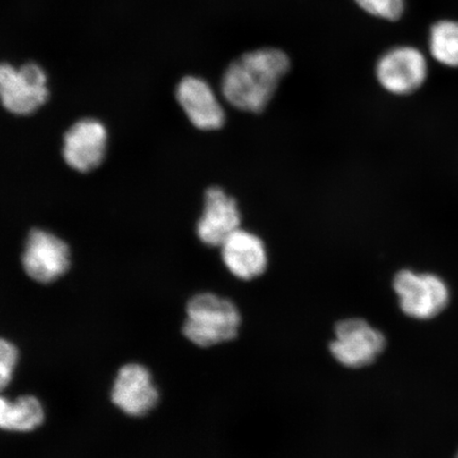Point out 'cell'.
<instances>
[{
	"instance_id": "obj_7",
	"label": "cell",
	"mask_w": 458,
	"mask_h": 458,
	"mask_svg": "<svg viewBox=\"0 0 458 458\" xmlns=\"http://www.w3.org/2000/svg\"><path fill=\"white\" fill-rule=\"evenodd\" d=\"M22 267L29 277L41 284L55 282L71 266V250L55 234L33 229L27 238Z\"/></svg>"
},
{
	"instance_id": "obj_14",
	"label": "cell",
	"mask_w": 458,
	"mask_h": 458,
	"mask_svg": "<svg viewBox=\"0 0 458 458\" xmlns=\"http://www.w3.org/2000/svg\"><path fill=\"white\" fill-rule=\"evenodd\" d=\"M428 49L440 64L458 67V21L443 20L431 27Z\"/></svg>"
},
{
	"instance_id": "obj_15",
	"label": "cell",
	"mask_w": 458,
	"mask_h": 458,
	"mask_svg": "<svg viewBox=\"0 0 458 458\" xmlns=\"http://www.w3.org/2000/svg\"><path fill=\"white\" fill-rule=\"evenodd\" d=\"M366 13L388 21H396L403 17L405 0H354Z\"/></svg>"
},
{
	"instance_id": "obj_4",
	"label": "cell",
	"mask_w": 458,
	"mask_h": 458,
	"mask_svg": "<svg viewBox=\"0 0 458 458\" xmlns=\"http://www.w3.org/2000/svg\"><path fill=\"white\" fill-rule=\"evenodd\" d=\"M47 76L36 63L19 68L0 64V102L10 113L28 116L37 112L48 100Z\"/></svg>"
},
{
	"instance_id": "obj_16",
	"label": "cell",
	"mask_w": 458,
	"mask_h": 458,
	"mask_svg": "<svg viewBox=\"0 0 458 458\" xmlns=\"http://www.w3.org/2000/svg\"><path fill=\"white\" fill-rule=\"evenodd\" d=\"M17 362H19V351L14 344L0 339V392L13 381Z\"/></svg>"
},
{
	"instance_id": "obj_5",
	"label": "cell",
	"mask_w": 458,
	"mask_h": 458,
	"mask_svg": "<svg viewBox=\"0 0 458 458\" xmlns=\"http://www.w3.org/2000/svg\"><path fill=\"white\" fill-rule=\"evenodd\" d=\"M393 286L401 310L415 319H431L449 303L448 286L434 274L400 271L394 278Z\"/></svg>"
},
{
	"instance_id": "obj_3",
	"label": "cell",
	"mask_w": 458,
	"mask_h": 458,
	"mask_svg": "<svg viewBox=\"0 0 458 458\" xmlns=\"http://www.w3.org/2000/svg\"><path fill=\"white\" fill-rule=\"evenodd\" d=\"M386 346V336L379 329L368 320L352 318L336 324L329 351L344 368L359 369L374 363Z\"/></svg>"
},
{
	"instance_id": "obj_13",
	"label": "cell",
	"mask_w": 458,
	"mask_h": 458,
	"mask_svg": "<svg viewBox=\"0 0 458 458\" xmlns=\"http://www.w3.org/2000/svg\"><path fill=\"white\" fill-rule=\"evenodd\" d=\"M44 408L33 396H22L14 401L0 394V429L13 432H30L42 425Z\"/></svg>"
},
{
	"instance_id": "obj_11",
	"label": "cell",
	"mask_w": 458,
	"mask_h": 458,
	"mask_svg": "<svg viewBox=\"0 0 458 458\" xmlns=\"http://www.w3.org/2000/svg\"><path fill=\"white\" fill-rule=\"evenodd\" d=\"M112 400L124 414L145 416L158 403L159 394L151 372L140 364H127L118 371L112 388Z\"/></svg>"
},
{
	"instance_id": "obj_12",
	"label": "cell",
	"mask_w": 458,
	"mask_h": 458,
	"mask_svg": "<svg viewBox=\"0 0 458 458\" xmlns=\"http://www.w3.org/2000/svg\"><path fill=\"white\" fill-rule=\"evenodd\" d=\"M221 259L234 278L250 282L266 273L268 254L258 234L240 227L220 245Z\"/></svg>"
},
{
	"instance_id": "obj_9",
	"label": "cell",
	"mask_w": 458,
	"mask_h": 458,
	"mask_svg": "<svg viewBox=\"0 0 458 458\" xmlns=\"http://www.w3.org/2000/svg\"><path fill=\"white\" fill-rule=\"evenodd\" d=\"M242 216L236 199L225 189L209 187L205 192L204 208L197 223L199 242L211 248H220L226 238L242 227Z\"/></svg>"
},
{
	"instance_id": "obj_1",
	"label": "cell",
	"mask_w": 458,
	"mask_h": 458,
	"mask_svg": "<svg viewBox=\"0 0 458 458\" xmlns=\"http://www.w3.org/2000/svg\"><path fill=\"white\" fill-rule=\"evenodd\" d=\"M290 67V57L283 50L267 47L250 51L232 62L223 73V99L238 111L262 113Z\"/></svg>"
},
{
	"instance_id": "obj_2",
	"label": "cell",
	"mask_w": 458,
	"mask_h": 458,
	"mask_svg": "<svg viewBox=\"0 0 458 458\" xmlns=\"http://www.w3.org/2000/svg\"><path fill=\"white\" fill-rule=\"evenodd\" d=\"M242 323L236 303L213 292H203L187 303L182 334L193 345L209 348L236 339Z\"/></svg>"
},
{
	"instance_id": "obj_6",
	"label": "cell",
	"mask_w": 458,
	"mask_h": 458,
	"mask_svg": "<svg viewBox=\"0 0 458 458\" xmlns=\"http://www.w3.org/2000/svg\"><path fill=\"white\" fill-rule=\"evenodd\" d=\"M428 62L420 49L398 46L383 55L376 65L377 82L388 93L409 95L425 83Z\"/></svg>"
},
{
	"instance_id": "obj_8",
	"label": "cell",
	"mask_w": 458,
	"mask_h": 458,
	"mask_svg": "<svg viewBox=\"0 0 458 458\" xmlns=\"http://www.w3.org/2000/svg\"><path fill=\"white\" fill-rule=\"evenodd\" d=\"M106 147V125L97 119H81L64 135L63 158L72 169L86 174L99 167L105 159Z\"/></svg>"
},
{
	"instance_id": "obj_10",
	"label": "cell",
	"mask_w": 458,
	"mask_h": 458,
	"mask_svg": "<svg viewBox=\"0 0 458 458\" xmlns=\"http://www.w3.org/2000/svg\"><path fill=\"white\" fill-rule=\"evenodd\" d=\"M176 99L194 128L211 131L225 127V108L206 80L187 76L177 85Z\"/></svg>"
},
{
	"instance_id": "obj_17",
	"label": "cell",
	"mask_w": 458,
	"mask_h": 458,
	"mask_svg": "<svg viewBox=\"0 0 458 458\" xmlns=\"http://www.w3.org/2000/svg\"><path fill=\"white\" fill-rule=\"evenodd\" d=\"M455 458H458V454H457V455H456V457H455Z\"/></svg>"
}]
</instances>
